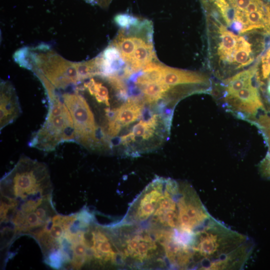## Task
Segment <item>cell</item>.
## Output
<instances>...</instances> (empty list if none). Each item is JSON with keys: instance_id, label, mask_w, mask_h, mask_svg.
<instances>
[{"instance_id": "obj_4", "label": "cell", "mask_w": 270, "mask_h": 270, "mask_svg": "<svg viewBox=\"0 0 270 270\" xmlns=\"http://www.w3.org/2000/svg\"><path fill=\"white\" fill-rule=\"evenodd\" d=\"M166 181V178L159 177L150 182L132 203L121 222L146 226L164 194Z\"/></svg>"}, {"instance_id": "obj_9", "label": "cell", "mask_w": 270, "mask_h": 270, "mask_svg": "<svg viewBox=\"0 0 270 270\" xmlns=\"http://www.w3.org/2000/svg\"><path fill=\"white\" fill-rule=\"evenodd\" d=\"M258 68V62L247 70H242L222 82V98L234 93L252 83Z\"/></svg>"}, {"instance_id": "obj_14", "label": "cell", "mask_w": 270, "mask_h": 270, "mask_svg": "<svg viewBox=\"0 0 270 270\" xmlns=\"http://www.w3.org/2000/svg\"><path fill=\"white\" fill-rule=\"evenodd\" d=\"M267 90H268V94H270V80L268 84Z\"/></svg>"}, {"instance_id": "obj_8", "label": "cell", "mask_w": 270, "mask_h": 270, "mask_svg": "<svg viewBox=\"0 0 270 270\" xmlns=\"http://www.w3.org/2000/svg\"><path fill=\"white\" fill-rule=\"evenodd\" d=\"M0 130L14 122L22 112L16 92L8 81L0 83Z\"/></svg>"}, {"instance_id": "obj_6", "label": "cell", "mask_w": 270, "mask_h": 270, "mask_svg": "<svg viewBox=\"0 0 270 270\" xmlns=\"http://www.w3.org/2000/svg\"><path fill=\"white\" fill-rule=\"evenodd\" d=\"M259 87L252 83L222 98L223 107L239 119L249 122L266 108Z\"/></svg>"}, {"instance_id": "obj_3", "label": "cell", "mask_w": 270, "mask_h": 270, "mask_svg": "<svg viewBox=\"0 0 270 270\" xmlns=\"http://www.w3.org/2000/svg\"><path fill=\"white\" fill-rule=\"evenodd\" d=\"M46 93L48 109L45 121L34 133L28 145L42 151L51 152L62 143L76 142V134L72 118L66 105L54 94Z\"/></svg>"}, {"instance_id": "obj_2", "label": "cell", "mask_w": 270, "mask_h": 270, "mask_svg": "<svg viewBox=\"0 0 270 270\" xmlns=\"http://www.w3.org/2000/svg\"><path fill=\"white\" fill-rule=\"evenodd\" d=\"M212 21L215 44L211 46V57L215 61V76L222 80L252 64L260 52L256 50L244 37L228 30L218 20Z\"/></svg>"}, {"instance_id": "obj_13", "label": "cell", "mask_w": 270, "mask_h": 270, "mask_svg": "<svg viewBox=\"0 0 270 270\" xmlns=\"http://www.w3.org/2000/svg\"><path fill=\"white\" fill-rule=\"evenodd\" d=\"M114 21L118 26L125 29L136 26L139 24L138 18L127 14H120L116 15L114 18Z\"/></svg>"}, {"instance_id": "obj_1", "label": "cell", "mask_w": 270, "mask_h": 270, "mask_svg": "<svg viewBox=\"0 0 270 270\" xmlns=\"http://www.w3.org/2000/svg\"><path fill=\"white\" fill-rule=\"evenodd\" d=\"M122 265L130 268H168L163 246L147 226L120 222L108 227Z\"/></svg>"}, {"instance_id": "obj_11", "label": "cell", "mask_w": 270, "mask_h": 270, "mask_svg": "<svg viewBox=\"0 0 270 270\" xmlns=\"http://www.w3.org/2000/svg\"><path fill=\"white\" fill-rule=\"evenodd\" d=\"M255 80L258 87L264 90L266 82L270 80V47L261 58L260 62H258V68Z\"/></svg>"}, {"instance_id": "obj_5", "label": "cell", "mask_w": 270, "mask_h": 270, "mask_svg": "<svg viewBox=\"0 0 270 270\" xmlns=\"http://www.w3.org/2000/svg\"><path fill=\"white\" fill-rule=\"evenodd\" d=\"M179 191L180 182L170 178H166L164 194L154 214L145 226L154 229L178 232Z\"/></svg>"}, {"instance_id": "obj_7", "label": "cell", "mask_w": 270, "mask_h": 270, "mask_svg": "<svg viewBox=\"0 0 270 270\" xmlns=\"http://www.w3.org/2000/svg\"><path fill=\"white\" fill-rule=\"evenodd\" d=\"M90 262L102 266L122 265L108 228L90 224L86 234Z\"/></svg>"}, {"instance_id": "obj_12", "label": "cell", "mask_w": 270, "mask_h": 270, "mask_svg": "<svg viewBox=\"0 0 270 270\" xmlns=\"http://www.w3.org/2000/svg\"><path fill=\"white\" fill-rule=\"evenodd\" d=\"M250 123L258 128L263 135L270 152V106L260 112Z\"/></svg>"}, {"instance_id": "obj_10", "label": "cell", "mask_w": 270, "mask_h": 270, "mask_svg": "<svg viewBox=\"0 0 270 270\" xmlns=\"http://www.w3.org/2000/svg\"><path fill=\"white\" fill-rule=\"evenodd\" d=\"M142 37L138 36H126L124 30L118 34L111 44L119 50L122 58L129 65L132 58L134 50Z\"/></svg>"}]
</instances>
